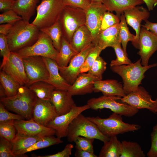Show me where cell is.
<instances>
[{"label":"cell","instance_id":"cell-1","mask_svg":"<svg viewBox=\"0 0 157 157\" xmlns=\"http://www.w3.org/2000/svg\"><path fill=\"white\" fill-rule=\"evenodd\" d=\"M41 31L35 25L22 19L15 23L6 35L11 52H17L34 44Z\"/></svg>","mask_w":157,"mask_h":157},{"label":"cell","instance_id":"cell-2","mask_svg":"<svg viewBox=\"0 0 157 157\" xmlns=\"http://www.w3.org/2000/svg\"><path fill=\"white\" fill-rule=\"evenodd\" d=\"M37 98L35 94L28 87L22 85L15 95L1 97L0 102L8 109L29 120L32 118L33 110Z\"/></svg>","mask_w":157,"mask_h":157},{"label":"cell","instance_id":"cell-3","mask_svg":"<svg viewBox=\"0 0 157 157\" xmlns=\"http://www.w3.org/2000/svg\"><path fill=\"white\" fill-rule=\"evenodd\" d=\"M141 61L140 59L131 65L110 67L113 72L122 77L123 88L126 94L136 91L145 77V72L150 68L157 65V64L155 63L144 66L142 65Z\"/></svg>","mask_w":157,"mask_h":157},{"label":"cell","instance_id":"cell-4","mask_svg":"<svg viewBox=\"0 0 157 157\" xmlns=\"http://www.w3.org/2000/svg\"><path fill=\"white\" fill-rule=\"evenodd\" d=\"M122 116L113 112L107 118H101L98 116L87 117L97 125L103 135L109 138L119 134L137 131L140 128V126L139 125L124 122Z\"/></svg>","mask_w":157,"mask_h":157},{"label":"cell","instance_id":"cell-5","mask_svg":"<svg viewBox=\"0 0 157 157\" xmlns=\"http://www.w3.org/2000/svg\"><path fill=\"white\" fill-rule=\"evenodd\" d=\"M65 6L63 0H42L37 7V15L31 23L40 30L52 25L59 20Z\"/></svg>","mask_w":157,"mask_h":157},{"label":"cell","instance_id":"cell-6","mask_svg":"<svg viewBox=\"0 0 157 157\" xmlns=\"http://www.w3.org/2000/svg\"><path fill=\"white\" fill-rule=\"evenodd\" d=\"M79 136L98 139L103 142L110 138L103 135L94 123L81 113L70 124L67 137L68 140L72 142Z\"/></svg>","mask_w":157,"mask_h":157},{"label":"cell","instance_id":"cell-7","mask_svg":"<svg viewBox=\"0 0 157 157\" xmlns=\"http://www.w3.org/2000/svg\"><path fill=\"white\" fill-rule=\"evenodd\" d=\"M59 21L63 36L70 43L76 30L85 24V10L79 8L66 6L61 13Z\"/></svg>","mask_w":157,"mask_h":157},{"label":"cell","instance_id":"cell-8","mask_svg":"<svg viewBox=\"0 0 157 157\" xmlns=\"http://www.w3.org/2000/svg\"><path fill=\"white\" fill-rule=\"evenodd\" d=\"M121 97L117 96H102L92 98L87 101V104L92 110H97L104 108L108 109L114 113L126 117H132L139 111V109L124 103L117 101Z\"/></svg>","mask_w":157,"mask_h":157},{"label":"cell","instance_id":"cell-9","mask_svg":"<svg viewBox=\"0 0 157 157\" xmlns=\"http://www.w3.org/2000/svg\"><path fill=\"white\" fill-rule=\"evenodd\" d=\"M16 52L22 58L37 56L50 58L55 61L59 52L54 47L50 37L41 31L38 40L34 44Z\"/></svg>","mask_w":157,"mask_h":157},{"label":"cell","instance_id":"cell-10","mask_svg":"<svg viewBox=\"0 0 157 157\" xmlns=\"http://www.w3.org/2000/svg\"><path fill=\"white\" fill-rule=\"evenodd\" d=\"M23 60L28 79L26 86L38 81L47 80L49 74L43 57L30 56L23 58Z\"/></svg>","mask_w":157,"mask_h":157},{"label":"cell","instance_id":"cell-11","mask_svg":"<svg viewBox=\"0 0 157 157\" xmlns=\"http://www.w3.org/2000/svg\"><path fill=\"white\" fill-rule=\"evenodd\" d=\"M85 11L86 15L85 25L91 33L92 43L95 46L98 45L99 37L101 33L102 17L107 10L102 3H91Z\"/></svg>","mask_w":157,"mask_h":157},{"label":"cell","instance_id":"cell-12","mask_svg":"<svg viewBox=\"0 0 157 157\" xmlns=\"http://www.w3.org/2000/svg\"><path fill=\"white\" fill-rule=\"evenodd\" d=\"M120 100L139 109L146 108L157 114V98L152 100L149 93L142 87L139 86L136 91L121 97Z\"/></svg>","mask_w":157,"mask_h":157},{"label":"cell","instance_id":"cell-13","mask_svg":"<svg viewBox=\"0 0 157 157\" xmlns=\"http://www.w3.org/2000/svg\"><path fill=\"white\" fill-rule=\"evenodd\" d=\"M95 46L91 43L73 56L67 66H58L60 75L70 85L74 83L81 73V68L87 56Z\"/></svg>","mask_w":157,"mask_h":157},{"label":"cell","instance_id":"cell-14","mask_svg":"<svg viewBox=\"0 0 157 157\" xmlns=\"http://www.w3.org/2000/svg\"><path fill=\"white\" fill-rule=\"evenodd\" d=\"M87 104L82 106L73 107L67 113L55 117L47 126L56 131L57 137L61 138L67 136L69 127L73 120L84 111L90 109Z\"/></svg>","mask_w":157,"mask_h":157},{"label":"cell","instance_id":"cell-15","mask_svg":"<svg viewBox=\"0 0 157 157\" xmlns=\"http://www.w3.org/2000/svg\"><path fill=\"white\" fill-rule=\"evenodd\" d=\"M2 70L21 86H26L28 79L22 58L16 52H11L9 58L0 67Z\"/></svg>","mask_w":157,"mask_h":157},{"label":"cell","instance_id":"cell-16","mask_svg":"<svg viewBox=\"0 0 157 157\" xmlns=\"http://www.w3.org/2000/svg\"><path fill=\"white\" fill-rule=\"evenodd\" d=\"M139 51L141 64L144 66L148 65L150 58L157 50V36L147 29L141 28L139 40Z\"/></svg>","mask_w":157,"mask_h":157},{"label":"cell","instance_id":"cell-17","mask_svg":"<svg viewBox=\"0 0 157 157\" xmlns=\"http://www.w3.org/2000/svg\"><path fill=\"white\" fill-rule=\"evenodd\" d=\"M14 124L17 133L21 135L45 137L56 134L53 129L38 123L32 118L26 120H15Z\"/></svg>","mask_w":157,"mask_h":157},{"label":"cell","instance_id":"cell-18","mask_svg":"<svg viewBox=\"0 0 157 157\" xmlns=\"http://www.w3.org/2000/svg\"><path fill=\"white\" fill-rule=\"evenodd\" d=\"M142 6H137L124 11V14L126 23L135 31L136 35L132 44L139 49V40L141 30V23L142 20L146 21L150 16L149 12Z\"/></svg>","mask_w":157,"mask_h":157},{"label":"cell","instance_id":"cell-19","mask_svg":"<svg viewBox=\"0 0 157 157\" xmlns=\"http://www.w3.org/2000/svg\"><path fill=\"white\" fill-rule=\"evenodd\" d=\"M58 116L55 108L50 100L37 98L33 107L32 118L38 123L47 126Z\"/></svg>","mask_w":157,"mask_h":157},{"label":"cell","instance_id":"cell-20","mask_svg":"<svg viewBox=\"0 0 157 157\" xmlns=\"http://www.w3.org/2000/svg\"><path fill=\"white\" fill-rule=\"evenodd\" d=\"M100 80L88 73H80L67 90L72 96L81 95L94 92V83Z\"/></svg>","mask_w":157,"mask_h":157},{"label":"cell","instance_id":"cell-21","mask_svg":"<svg viewBox=\"0 0 157 157\" xmlns=\"http://www.w3.org/2000/svg\"><path fill=\"white\" fill-rule=\"evenodd\" d=\"M72 96L67 90L55 89L53 91L50 100L58 116L67 113L76 106Z\"/></svg>","mask_w":157,"mask_h":157},{"label":"cell","instance_id":"cell-22","mask_svg":"<svg viewBox=\"0 0 157 157\" xmlns=\"http://www.w3.org/2000/svg\"><path fill=\"white\" fill-rule=\"evenodd\" d=\"M101 92L106 96H117L121 97L126 94L123 85L117 80L114 79L99 80L94 83V92Z\"/></svg>","mask_w":157,"mask_h":157},{"label":"cell","instance_id":"cell-23","mask_svg":"<svg viewBox=\"0 0 157 157\" xmlns=\"http://www.w3.org/2000/svg\"><path fill=\"white\" fill-rule=\"evenodd\" d=\"M48 69L49 76L46 81L53 86L55 89L68 90L71 85L60 75L56 61L43 57Z\"/></svg>","mask_w":157,"mask_h":157},{"label":"cell","instance_id":"cell-24","mask_svg":"<svg viewBox=\"0 0 157 157\" xmlns=\"http://www.w3.org/2000/svg\"><path fill=\"white\" fill-rule=\"evenodd\" d=\"M119 23L102 32L98 38V46L103 50L108 47H113L121 44Z\"/></svg>","mask_w":157,"mask_h":157},{"label":"cell","instance_id":"cell-25","mask_svg":"<svg viewBox=\"0 0 157 157\" xmlns=\"http://www.w3.org/2000/svg\"><path fill=\"white\" fill-rule=\"evenodd\" d=\"M91 33L85 25L78 28L74 33L70 43L78 52L92 42Z\"/></svg>","mask_w":157,"mask_h":157},{"label":"cell","instance_id":"cell-26","mask_svg":"<svg viewBox=\"0 0 157 157\" xmlns=\"http://www.w3.org/2000/svg\"><path fill=\"white\" fill-rule=\"evenodd\" d=\"M107 11H115L120 16L124 11L144 3L143 0H103L102 3Z\"/></svg>","mask_w":157,"mask_h":157},{"label":"cell","instance_id":"cell-27","mask_svg":"<svg viewBox=\"0 0 157 157\" xmlns=\"http://www.w3.org/2000/svg\"><path fill=\"white\" fill-rule=\"evenodd\" d=\"M39 0H15L12 9L26 21L34 14Z\"/></svg>","mask_w":157,"mask_h":157},{"label":"cell","instance_id":"cell-28","mask_svg":"<svg viewBox=\"0 0 157 157\" xmlns=\"http://www.w3.org/2000/svg\"><path fill=\"white\" fill-rule=\"evenodd\" d=\"M78 53L70 43L63 36L60 49L56 61L59 67H66L72 58Z\"/></svg>","mask_w":157,"mask_h":157},{"label":"cell","instance_id":"cell-29","mask_svg":"<svg viewBox=\"0 0 157 157\" xmlns=\"http://www.w3.org/2000/svg\"><path fill=\"white\" fill-rule=\"evenodd\" d=\"M99 153V157H120L122 149V142L119 140L116 135L110 137L105 141Z\"/></svg>","mask_w":157,"mask_h":157},{"label":"cell","instance_id":"cell-30","mask_svg":"<svg viewBox=\"0 0 157 157\" xmlns=\"http://www.w3.org/2000/svg\"><path fill=\"white\" fill-rule=\"evenodd\" d=\"M63 142L61 139L55 137L53 135L43 137L30 147L13 153L15 157L22 156L26 153L49 147L51 145L58 144Z\"/></svg>","mask_w":157,"mask_h":157},{"label":"cell","instance_id":"cell-31","mask_svg":"<svg viewBox=\"0 0 157 157\" xmlns=\"http://www.w3.org/2000/svg\"><path fill=\"white\" fill-rule=\"evenodd\" d=\"M28 87L37 98L45 100H50L51 94L55 89L53 86L44 81L35 82Z\"/></svg>","mask_w":157,"mask_h":157},{"label":"cell","instance_id":"cell-32","mask_svg":"<svg viewBox=\"0 0 157 157\" xmlns=\"http://www.w3.org/2000/svg\"><path fill=\"white\" fill-rule=\"evenodd\" d=\"M43 137L26 135L16 133L15 138L11 142L12 151L13 153L27 148Z\"/></svg>","mask_w":157,"mask_h":157},{"label":"cell","instance_id":"cell-33","mask_svg":"<svg viewBox=\"0 0 157 157\" xmlns=\"http://www.w3.org/2000/svg\"><path fill=\"white\" fill-rule=\"evenodd\" d=\"M0 84L3 88L6 97H9L15 95L21 85L9 75L3 71L0 72Z\"/></svg>","mask_w":157,"mask_h":157},{"label":"cell","instance_id":"cell-34","mask_svg":"<svg viewBox=\"0 0 157 157\" xmlns=\"http://www.w3.org/2000/svg\"><path fill=\"white\" fill-rule=\"evenodd\" d=\"M46 34L51 39L55 48L59 52L63 37L60 22L58 21L52 25L40 30Z\"/></svg>","mask_w":157,"mask_h":157},{"label":"cell","instance_id":"cell-35","mask_svg":"<svg viewBox=\"0 0 157 157\" xmlns=\"http://www.w3.org/2000/svg\"><path fill=\"white\" fill-rule=\"evenodd\" d=\"M120 157H145V154L140 144L136 142L124 140Z\"/></svg>","mask_w":157,"mask_h":157},{"label":"cell","instance_id":"cell-36","mask_svg":"<svg viewBox=\"0 0 157 157\" xmlns=\"http://www.w3.org/2000/svg\"><path fill=\"white\" fill-rule=\"evenodd\" d=\"M120 22L119 23V34L123 49L127 54L126 51L127 44L129 41L133 42L135 35L131 34L127 26V23L124 14H122L120 17Z\"/></svg>","mask_w":157,"mask_h":157},{"label":"cell","instance_id":"cell-37","mask_svg":"<svg viewBox=\"0 0 157 157\" xmlns=\"http://www.w3.org/2000/svg\"><path fill=\"white\" fill-rule=\"evenodd\" d=\"M15 120L0 122V136L11 142L15 138L16 131Z\"/></svg>","mask_w":157,"mask_h":157},{"label":"cell","instance_id":"cell-38","mask_svg":"<svg viewBox=\"0 0 157 157\" xmlns=\"http://www.w3.org/2000/svg\"><path fill=\"white\" fill-rule=\"evenodd\" d=\"M102 50L98 45L94 46L87 56L81 68V73L88 72Z\"/></svg>","mask_w":157,"mask_h":157},{"label":"cell","instance_id":"cell-39","mask_svg":"<svg viewBox=\"0 0 157 157\" xmlns=\"http://www.w3.org/2000/svg\"><path fill=\"white\" fill-rule=\"evenodd\" d=\"M121 44L113 47L116 55V58L112 60L110 64V67L116 66L124 65H131L133 63L128 57V55L121 48Z\"/></svg>","mask_w":157,"mask_h":157},{"label":"cell","instance_id":"cell-40","mask_svg":"<svg viewBox=\"0 0 157 157\" xmlns=\"http://www.w3.org/2000/svg\"><path fill=\"white\" fill-rule=\"evenodd\" d=\"M106 64L107 63L99 55L97 57L88 73L98 77L100 80H102V75L106 69Z\"/></svg>","mask_w":157,"mask_h":157},{"label":"cell","instance_id":"cell-41","mask_svg":"<svg viewBox=\"0 0 157 157\" xmlns=\"http://www.w3.org/2000/svg\"><path fill=\"white\" fill-rule=\"evenodd\" d=\"M120 16L107 11L104 14L101 26V33L108 28L119 23Z\"/></svg>","mask_w":157,"mask_h":157},{"label":"cell","instance_id":"cell-42","mask_svg":"<svg viewBox=\"0 0 157 157\" xmlns=\"http://www.w3.org/2000/svg\"><path fill=\"white\" fill-rule=\"evenodd\" d=\"M95 139L81 136L77 137L74 140L76 149L94 153L93 143Z\"/></svg>","mask_w":157,"mask_h":157},{"label":"cell","instance_id":"cell-43","mask_svg":"<svg viewBox=\"0 0 157 157\" xmlns=\"http://www.w3.org/2000/svg\"><path fill=\"white\" fill-rule=\"evenodd\" d=\"M22 19V17L12 9L6 10L0 15L1 24L15 23Z\"/></svg>","mask_w":157,"mask_h":157},{"label":"cell","instance_id":"cell-44","mask_svg":"<svg viewBox=\"0 0 157 157\" xmlns=\"http://www.w3.org/2000/svg\"><path fill=\"white\" fill-rule=\"evenodd\" d=\"M0 53L3 57L1 65H3L7 60L10 56L11 51L9 49L6 36L0 34Z\"/></svg>","mask_w":157,"mask_h":157},{"label":"cell","instance_id":"cell-45","mask_svg":"<svg viewBox=\"0 0 157 157\" xmlns=\"http://www.w3.org/2000/svg\"><path fill=\"white\" fill-rule=\"evenodd\" d=\"M0 157H15L12 151L11 142L1 137L0 138Z\"/></svg>","mask_w":157,"mask_h":157},{"label":"cell","instance_id":"cell-46","mask_svg":"<svg viewBox=\"0 0 157 157\" xmlns=\"http://www.w3.org/2000/svg\"><path fill=\"white\" fill-rule=\"evenodd\" d=\"M25 118L19 114H15L8 112L4 105L0 103V122L12 120L24 119Z\"/></svg>","mask_w":157,"mask_h":157},{"label":"cell","instance_id":"cell-47","mask_svg":"<svg viewBox=\"0 0 157 157\" xmlns=\"http://www.w3.org/2000/svg\"><path fill=\"white\" fill-rule=\"evenodd\" d=\"M150 135L151 146L147 156L148 157H157V123L153 127Z\"/></svg>","mask_w":157,"mask_h":157},{"label":"cell","instance_id":"cell-48","mask_svg":"<svg viewBox=\"0 0 157 157\" xmlns=\"http://www.w3.org/2000/svg\"><path fill=\"white\" fill-rule=\"evenodd\" d=\"M64 5L86 10L90 5L91 0H63Z\"/></svg>","mask_w":157,"mask_h":157},{"label":"cell","instance_id":"cell-49","mask_svg":"<svg viewBox=\"0 0 157 157\" xmlns=\"http://www.w3.org/2000/svg\"><path fill=\"white\" fill-rule=\"evenodd\" d=\"M74 147L73 144H68L62 151L56 154L44 156H39L38 157H69L72 154V150Z\"/></svg>","mask_w":157,"mask_h":157},{"label":"cell","instance_id":"cell-50","mask_svg":"<svg viewBox=\"0 0 157 157\" xmlns=\"http://www.w3.org/2000/svg\"><path fill=\"white\" fill-rule=\"evenodd\" d=\"M15 0H0V10L11 9Z\"/></svg>","mask_w":157,"mask_h":157},{"label":"cell","instance_id":"cell-51","mask_svg":"<svg viewBox=\"0 0 157 157\" xmlns=\"http://www.w3.org/2000/svg\"><path fill=\"white\" fill-rule=\"evenodd\" d=\"M145 23L144 25H141L144 27L157 36V23H154L151 22L147 20L145 21Z\"/></svg>","mask_w":157,"mask_h":157},{"label":"cell","instance_id":"cell-52","mask_svg":"<svg viewBox=\"0 0 157 157\" xmlns=\"http://www.w3.org/2000/svg\"><path fill=\"white\" fill-rule=\"evenodd\" d=\"M76 157H97L94 153H92L86 151L76 149L74 154Z\"/></svg>","mask_w":157,"mask_h":157},{"label":"cell","instance_id":"cell-53","mask_svg":"<svg viewBox=\"0 0 157 157\" xmlns=\"http://www.w3.org/2000/svg\"><path fill=\"white\" fill-rule=\"evenodd\" d=\"M15 23H8L0 25V33L6 36Z\"/></svg>","mask_w":157,"mask_h":157},{"label":"cell","instance_id":"cell-54","mask_svg":"<svg viewBox=\"0 0 157 157\" xmlns=\"http://www.w3.org/2000/svg\"><path fill=\"white\" fill-rule=\"evenodd\" d=\"M149 11L152 10L154 7L157 4V0H143Z\"/></svg>","mask_w":157,"mask_h":157},{"label":"cell","instance_id":"cell-55","mask_svg":"<svg viewBox=\"0 0 157 157\" xmlns=\"http://www.w3.org/2000/svg\"><path fill=\"white\" fill-rule=\"evenodd\" d=\"M0 98L6 97L4 90L2 86L0 84Z\"/></svg>","mask_w":157,"mask_h":157},{"label":"cell","instance_id":"cell-56","mask_svg":"<svg viewBox=\"0 0 157 157\" xmlns=\"http://www.w3.org/2000/svg\"><path fill=\"white\" fill-rule=\"evenodd\" d=\"M103 0H91V3H102Z\"/></svg>","mask_w":157,"mask_h":157}]
</instances>
